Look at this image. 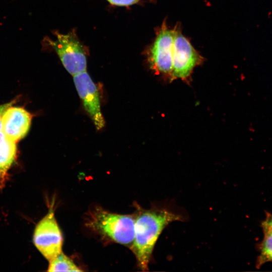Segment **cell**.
<instances>
[{"instance_id":"cell-10","label":"cell","mask_w":272,"mask_h":272,"mask_svg":"<svg viewBox=\"0 0 272 272\" xmlns=\"http://www.w3.org/2000/svg\"><path fill=\"white\" fill-rule=\"evenodd\" d=\"M258 255L256 267L260 268L264 264L272 262V234L263 232L262 240L258 244Z\"/></svg>"},{"instance_id":"cell-11","label":"cell","mask_w":272,"mask_h":272,"mask_svg":"<svg viewBox=\"0 0 272 272\" xmlns=\"http://www.w3.org/2000/svg\"><path fill=\"white\" fill-rule=\"evenodd\" d=\"M47 271H82L74 262L62 252L49 261Z\"/></svg>"},{"instance_id":"cell-6","label":"cell","mask_w":272,"mask_h":272,"mask_svg":"<svg viewBox=\"0 0 272 272\" xmlns=\"http://www.w3.org/2000/svg\"><path fill=\"white\" fill-rule=\"evenodd\" d=\"M175 30L163 25L150 53L149 62L156 72L170 77L172 72L173 50Z\"/></svg>"},{"instance_id":"cell-1","label":"cell","mask_w":272,"mask_h":272,"mask_svg":"<svg viewBox=\"0 0 272 272\" xmlns=\"http://www.w3.org/2000/svg\"><path fill=\"white\" fill-rule=\"evenodd\" d=\"M134 215V236L130 248L138 267L147 271L155 245L162 231L172 222L182 221L184 218L169 208L158 206L149 209L138 206Z\"/></svg>"},{"instance_id":"cell-9","label":"cell","mask_w":272,"mask_h":272,"mask_svg":"<svg viewBox=\"0 0 272 272\" xmlns=\"http://www.w3.org/2000/svg\"><path fill=\"white\" fill-rule=\"evenodd\" d=\"M16 142L0 131V188H3L8 177V171L16 160Z\"/></svg>"},{"instance_id":"cell-3","label":"cell","mask_w":272,"mask_h":272,"mask_svg":"<svg viewBox=\"0 0 272 272\" xmlns=\"http://www.w3.org/2000/svg\"><path fill=\"white\" fill-rule=\"evenodd\" d=\"M63 241L52 207L36 226L33 243L42 255L50 261L62 252Z\"/></svg>"},{"instance_id":"cell-13","label":"cell","mask_w":272,"mask_h":272,"mask_svg":"<svg viewBox=\"0 0 272 272\" xmlns=\"http://www.w3.org/2000/svg\"><path fill=\"white\" fill-rule=\"evenodd\" d=\"M112 5L126 6L137 3L139 0H107Z\"/></svg>"},{"instance_id":"cell-7","label":"cell","mask_w":272,"mask_h":272,"mask_svg":"<svg viewBox=\"0 0 272 272\" xmlns=\"http://www.w3.org/2000/svg\"><path fill=\"white\" fill-rule=\"evenodd\" d=\"M73 79L86 111L92 119L96 129H102L105 126V120L101 112L96 85L86 71L74 75Z\"/></svg>"},{"instance_id":"cell-5","label":"cell","mask_w":272,"mask_h":272,"mask_svg":"<svg viewBox=\"0 0 272 272\" xmlns=\"http://www.w3.org/2000/svg\"><path fill=\"white\" fill-rule=\"evenodd\" d=\"M202 59L188 40L175 31L171 80L188 79L193 69L201 62Z\"/></svg>"},{"instance_id":"cell-14","label":"cell","mask_w":272,"mask_h":272,"mask_svg":"<svg viewBox=\"0 0 272 272\" xmlns=\"http://www.w3.org/2000/svg\"><path fill=\"white\" fill-rule=\"evenodd\" d=\"M13 104V102H11L0 105V131H1L2 129V118L4 113L6 109L10 106H12Z\"/></svg>"},{"instance_id":"cell-8","label":"cell","mask_w":272,"mask_h":272,"mask_svg":"<svg viewBox=\"0 0 272 272\" xmlns=\"http://www.w3.org/2000/svg\"><path fill=\"white\" fill-rule=\"evenodd\" d=\"M31 120L32 115L24 108L11 106L3 116L2 131L17 143L28 133Z\"/></svg>"},{"instance_id":"cell-4","label":"cell","mask_w":272,"mask_h":272,"mask_svg":"<svg viewBox=\"0 0 272 272\" xmlns=\"http://www.w3.org/2000/svg\"><path fill=\"white\" fill-rule=\"evenodd\" d=\"M56 39H46V42L55 51L63 66L72 75L86 71L85 50L75 34L55 33Z\"/></svg>"},{"instance_id":"cell-12","label":"cell","mask_w":272,"mask_h":272,"mask_svg":"<svg viewBox=\"0 0 272 272\" xmlns=\"http://www.w3.org/2000/svg\"><path fill=\"white\" fill-rule=\"evenodd\" d=\"M263 232L272 234V214L266 212L264 219L261 223Z\"/></svg>"},{"instance_id":"cell-2","label":"cell","mask_w":272,"mask_h":272,"mask_svg":"<svg viewBox=\"0 0 272 272\" xmlns=\"http://www.w3.org/2000/svg\"><path fill=\"white\" fill-rule=\"evenodd\" d=\"M134 214H118L96 207L88 212L85 225L103 238L130 248L134 236Z\"/></svg>"}]
</instances>
